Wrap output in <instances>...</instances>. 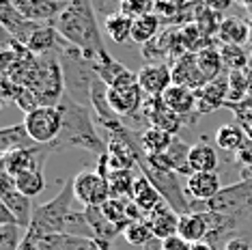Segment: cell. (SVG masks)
<instances>
[{
	"instance_id": "6da1fadb",
	"label": "cell",
	"mask_w": 252,
	"mask_h": 250,
	"mask_svg": "<svg viewBox=\"0 0 252 250\" xmlns=\"http://www.w3.org/2000/svg\"><path fill=\"white\" fill-rule=\"evenodd\" d=\"M56 108L61 110L63 127H61L59 138L52 145H48V149L52 153L65 151V149H84L99 157L104 156L108 151V140H104L97 134L93 110L89 106L76 101L67 93L63 95V99L59 101Z\"/></svg>"
},
{
	"instance_id": "7a4b0ae2",
	"label": "cell",
	"mask_w": 252,
	"mask_h": 250,
	"mask_svg": "<svg viewBox=\"0 0 252 250\" xmlns=\"http://www.w3.org/2000/svg\"><path fill=\"white\" fill-rule=\"evenodd\" d=\"M54 26L67 43L82 50L91 61L108 52L99 31L93 0H69L63 13L56 18Z\"/></svg>"
},
{
	"instance_id": "3957f363",
	"label": "cell",
	"mask_w": 252,
	"mask_h": 250,
	"mask_svg": "<svg viewBox=\"0 0 252 250\" xmlns=\"http://www.w3.org/2000/svg\"><path fill=\"white\" fill-rule=\"evenodd\" d=\"M73 179H67L63 184L61 192L52 201L43 203V205H35L32 212L31 226L24 231V240H22L20 250H37L39 242L50 235H65L67 226H69L73 209Z\"/></svg>"
},
{
	"instance_id": "277c9868",
	"label": "cell",
	"mask_w": 252,
	"mask_h": 250,
	"mask_svg": "<svg viewBox=\"0 0 252 250\" xmlns=\"http://www.w3.org/2000/svg\"><path fill=\"white\" fill-rule=\"evenodd\" d=\"M59 62L63 71V82H65V93L91 108V91H93V82L97 78L93 61L82 50L67 45L59 54Z\"/></svg>"
},
{
	"instance_id": "5b68a950",
	"label": "cell",
	"mask_w": 252,
	"mask_h": 250,
	"mask_svg": "<svg viewBox=\"0 0 252 250\" xmlns=\"http://www.w3.org/2000/svg\"><path fill=\"white\" fill-rule=\"evenodd\" d=\"M196 207H203V212L231 216L239 222H248L252 220V179H244L222 188L218 196H214L209 203L190 201V212H196Z\"/></svg>"
},
{
	"instance_id": "8992f818",
	"label": "cell",
	"mask_w": 252,
	"mask_h": 250,
	"mask_svg": "<svg viewBox=\"0 0 252 250\" xmlns=\"http://www.w3.org/2000/svg\"><path fill=\"white\" fill-rule=\"evenodd\" d=\"M31 138L37 145H52L61 134L63 117L56 106H39L37 110L24 115V121Z\"/></svg>"
},
{
	"instance_id": "52a82bcc",
	"label": "cell",
	"mask_w": 252,
	"mask_h": 250,
	"mask_svg": "<svg viewBox=\"0 0 252 250\" xmlns=\"http://www.w3.org/2000/svg\"><path fill=\"white\" fill-rule=\"evenodd\" d=\"M73 194L84 207H101L110 198V188L99 170H80L73 177Z\"/></svg>"
},
{
	"instance_id": "ba28073f",
	"label": "cell",
	"mask_w": 252,
	"mask_h": 250,
	"mask_svg": "<svg viewBox=\"0 0 252 250\" xmlns=\"http://www.w3.org/2000/svg\"><path fill=\"white\" fill-rule=\"evenodd\" d=\"M108 101H110L112 110L125 121L138 117V112L142 115V106H145V91L140 89V84H131V87H108ZM127 125V123H125Z\"/></svg>"
},
{
	"instance_id": "9c48e42d",
	"label": "cell",
	"mask_w": 252,
	"mask_h": 250,
	"mask_svg": "<svg viewBox=\"0 0 252 250\" xmlns=\"http://www.w3.org/2000/svg\"><path fill=\"white\" fill-rule=\"evenodd\" d=\"M0 179H2V188H0V203L11 209V214H13L15 220H18L20 229L26 231L28 226H31L32 212H35L31 198L24 196L22 192H18V188H15V179L11 177L9 173H4L2 170Z\"/></svg>"
},
{
	"instance_id": "30bf717a",
	"label": "cell",
	"mask_w": 252,
	"mask_h": 250,
	"mask_svg": "<svg viewBox=\"0 0 252 250\" xmlns=\"http://www.w3.org/2000/svg\"><path fill=\"white\" fill-rule=\"evenodd\" d=\"M48 145H37L31 149H20V151H11L2 156V170L9 173L11 177L24 173V170H43V164L50 156Z\"/></svg>"
},
{
	"instance_id": "8fae6325",
	"label": "cell",
	"mask_w": 252,
	"mask_h": 250,
	"mask_svg": "<svg viewBox=\"0 0 252 250\" xmlns=\"http://www.w3.org/2000/svg\"><path fill=\"white\" fill-rule=\"evenodd\" d=\"M136 73H138V84L147 97H162L173 87V67L166 62H147Z\"/></svg>"
},
{
	"instance_id": "7c38bea8",
	"label": "cell",
	"mask_w": 252,
	"mask_h": 250,
	"mask_svg": "<svg viewBox=\"0 0 252 250\" xmlns=\"http://www.w3.org/2000/svg\"><path fill=\"white\" fill-rule=\"evenodd\" d=\"M228 104V71L218 76L216 80H209L203 89L196 91V112L209 115Z\"/></svg>"
},
{
	"instance_id": "4fadbf2b",
	"label": "cell",
	"mask_w": 252,
	"mask_h": 250,
	"mask_svg": "<svg viewBox=\"0 0 252 250\" xmlns=\"http://www.w3.org/2000/svg\"><path fill=\"white\" fill-rule=\"evenodd\" d=\"M93 67H95V73L104 80L108 87L114 89V87H131V84H138V73L136 71H129L125 65H121L117 59H112L110 52L97 56L93 61Z\"/></svg>"
},
{
	"instance_id": "5bb4252c",
	"label": "cell",
	"mask_w": 252,
	"mask_h": 250,
	"mask_svg": "<svg viewBox=\"0 0 252 250\" xmlns=\"http://www.w3.org/2000/svg\"><path fill=\"white\" fill-rule=\"evenodd\" d=\"M173 84H179V87L198 91L207 84V78L203 76L196 61V52H188L181 54L179 59L175 61L173 65Z\"/></svg>"
},
{
	"instance_id": "9a60e30c",
	"label": "cell",
	"mask_w": 252,
	"mask_h": 250,
	"mask_svg": "<svg viewBox=\"0 0 252 250\" xmlns=\"http://www.w3.org/2000/svg\"><path fill=\"white\" fill-rule=\"evenodd\" d=\"M13 4L26 20L39 24H54L63 9L67 7L65 2H56V0H13Z\"/></svg>"
},
{
	"instance_id": "2e32d148",
	"label": "cell",
	"mask_w": 252,
	"mask_h": 250,
	"mask_svg": "<svg viewBox=\"0 0 252 250\" xmlns=\"http://www.w3.org/2000/svg\"><path fill=\"white\" fill-rule=\"evenodd\" d=\"M179 216L181 214H177L168 203H162V205L156 207L151 214L145 216V222L149 224V229L153 231L156 240L162 242V240H168V237L177 235V231H179Z\"/></svg>"
},
{
	"instance_id": "e0dca14e",
	"label": "cell",
	"mask_w": 252,
	"mask_h": 250,
	"mask_svg": "<svg viewBox=\"0 0 252 250\" xmlns=\"http://www.w3.org/2000/svg\"><path fill=\"white\" fill-rule=\"evenodd\" d=\"M220 190H222V181L218 173H192L188 177L186 194L190 196V201L209 203L214 196H218Z\"/></svg>"
},
{
	"instance_id": "ac0fdd59",
	"label": "cell",
	"mask_w": 252,
	"mask_h": 250,
	"mask_svg": "<svg viewBox=\"0 0 252 250\" xmlns=\"http://www.w3.org/2000/svg\"><path fill=\"white\" fill-rule=\"evenodd\" d=\"M164 104L183 119L192 117V119H198V112H196V91L192 89H186V87H179V84H173L166 93L162 95Z\"/></svg>"
},
{
	"instance_id": "d6986e66",
	"label": "cell",
	"mask_w": 252,
	"mask_h": 250,
	"mask_svg": "<svg viewBox=\"0 0 252 250\" xmlns=\"http://www.w3.org/2000/svg\"><path fill=\"white\" fill-rule=\"evenodd\" d=\"M179 235L190 244L203 242L209 235V222L205 212H188L179 216Z\"/></svg>"
},
{
	"instance_id": "ffe728a7",
	"label": "cell",
	"mask_w": 252,
	"mask_h": 250,
	"mask_svg": "<svg viewBox=\"0 0 252 250\" xmlns=\"http://www.w3.org/2000/svg\"><path fill=\"white\" fill-rule=\"evenodd\" d=\"M131 201L138 205V209L142 214H151L156 207H159L162 203H166L162 194L158 192V188L149 181L145 175L138 173V179H136V186H134V194H131Z\"/></svg>"
},
{
	"instance_id": "44dd1931",
	"label": "cell",
	"mask_w": 252,
	"mask_h": 250,
	"mask_svg": "<svg viewBox=\"0 0 252 250\" xmlns=\"http://www.w3.org/2000/svg\"><path fill=\"white\" fill-rule=\"evenodd\" d=\"M31 147H37V143L31 138L24 123L2 127V132H0V151H2V156L4 153H11V151L31 149Z\"/></svg>"
},
{
	"instance_id": "7402d4cb",
	"label": "cell",
	"mask_w": 252,
	"mask_h": 250,
	"mask_svg": "<svg viewBox=\"0 0 252 250\" xmlns=\"http://www.w3.org/2000/svg\"><path fill=\"white\" fill-rule=\"evenodd\" d=\"M188 162H190L192 173H216L218 164H220L216 149L205 140H198L196 145H192Z\"/></svg>"
},
{
	"instance_id": "603a6c76",
	"label": "cell",
	"mask_w": 252,
	"mask_h": 250,
	"mask_svg": "<svg viewBox=\"0 0 252 250\" xmlns=\"http://www.w3.org/2000/svg\"><path fill=\"white\" fill-rule=\"evenodd\" d=\"M248 143L250 138L237 123H224L216 129V145L228 153H239Z\"/></svg>"
},
{
	"instance_id": "cb8c5ba5",
	"label": "cell",
	"mask_w": 252,
	"mask_h": 250,
	"mask_svg": "<svg viewBox=\"0 0 252 250\" xmlns=\"http://www.w3.org/2000/svg\"><path fill=\"white\" fill-rule=\"evenodd\" d=\"M84 214H87V220H89L91 229H93L95 240H99V242H110V244H112L114 237L123 233L117 224H112L110 220H108L106 216L101 214V207H84Z\"/></svg>"
},
{
	"instance_id": "d4e9b609",
	"label": "cell",
	"mask_w": 252,
	"mask_h": 250,
	"mask_svg": "<svg viewBox=\"0 0 252 250\" xmlns=\"http://www.w3.org/2000/svg\"><path fill=\"white\" fill-rule=\"evenodd\" d=\"M131 26H134V20L127 18L121 11H114V13H108L104 18V28L106 35L112 39L114 43H127L131 41Z\"/></svg>"
},
{
	"instance_id": "484cf974",
	"label": "cell",
	"mask_w": 252,
	"mask_h": 250,
	"mask_svg": "<svg viewBox=\"0 0 252 250\" xmlns=\"http://www.w3.org/2000/svg\"><path fill=\"white\" fill-rule=\"evenodd\" d=\"M159 26H162V18L156 13L142 15V18L134 20V26H131V41L138 45H147L158 39Z\"/></svg>"
},
{
	"instance_id": "4316f807",
	"label": "cell",
	"mask_w": 252,
	"mask_h": 250,
	"mask_svg": "<svg viewBox=\"0 0 252 250\" xmlns=\"http://www.w3.org/2000/svg\"><path fill=\"white\" fill-rule=\"evenodd\" d=\"M248 37H250V26L244 20H239V18L220 20V28H218V41L220 43L242 45Z\"/></svg>"
},
{
	"instance_id": "83f0119b",
	"label": "cell",
	"mask_w": 252,
	"mask_h": 250,
	"mask_svg": "<svg viewBox=\"0 0 252 250\" xmlns=\"http://www.w3.org/2000/svg\"><path fill=\"white\" fill-rule=\"evenodd\" d=\"M196 61H198L203 76L207 78V82L216 80L218 76L224 73V62H222V56H220V48H216V45L196 50Z\"/></svg>"
},
{
	"instance_id": "f1b7e54d",
	"label": "cell",
	"mask_w": 252,
	"mask_h": 250,
	"mask_svg": "<svg viewBox=\"0 0 252 250\" xmlns=\"http://www.w3.org/2000/svg\"><path fill=\"white\" fill-rule=\"evenodd\" d=\"M136 175L131 170H112L106 175L108 188H110V198H131L136 186Z\"/></svg>"
},
{
	"instance_id": "f546056e",
	"label": "cell",
	"mask_w": 252,
	"mask_h": 250,
	"mask_svg": "<svg viewBox=\"0 0 252 250\" xmlns=\"http://www.w3.org/2000/svg\"><path fill=\"white\" fill-rule=\"evenodd\" d=\"M173 138H175L173 134L149 125L145 132L140 134V145H142V149H145L147 156H158V153H164L168 149L170 143H173Z\"/></svg>"
},
{
	"instance_id": "4dcf8cb0",
	"label": "cell",
	"mask_w": 252,
	"mask_h": 250,
	"mask_svg": "<svg viewBox=\"0 0 252 250\" xmlns=\"http://www.w3.org/2000/svg\"><path fill=\"white\" fill-rule=\"evenodd\" d=\"M129 201L131 198H108L104 205H101V214H104L112 224H117L121 231L127 229V224H131Z\"/></svg>"
},
{
	"instance_id": "1f68e13d",
	"label": "cell",
	"mask_w": 252,
	"mask_h": 250,
	"mask_svg": "<svg viewBox=\"0 0 252 250\" xmlns=\"http://www.w3.org/2000/svg\"><path fill=\"white\" fill-rule=\"evenodd\" d=\"M15 188L18 192H22L28 198H35L37 194H41L45 188V177L43 170H24V173L15 175Z\"/></svg>"
},
{
	"instance_id": "d6a6232c",
	"label": "cell",
	"mask_w": 252,
	"mask_h": 250,
	"mask_svg": "<svg viewBox=\"0 0 252 250\" xmlns=\"http://www.w3.org/2000/svg\"><path fill=\"white\" fill-rule=\"evenodd\" d=\"M220 56L224 62L226 71H242L248 69L250 56L246 54V50L242 45H233V43H220Z\"/></svg>"
},
{
	"instance_id": "836d02e7",
	"label": "cell",
	"mask_w": 252,
	"mask_h": 250,
	"mask_svg": "<svg viewBox=\"0 0 252 250\" xmlns=\"http://www.w3.org/2000/svg\"><path fill=\"white\" fill-rule=\"evenodd\" d=\"M123 237L129 246H136V248H147L151 242H156V235H153V231L149 229L145 220L127 224V229L123 231Z\"/></svg>"
},
{
	"instance_id": "e575fe53",
	"label": "cell",
	"mask_w": 252,
	"mask_h": 250,
	"mask_svg": "<svg viewBox=\"0 0 252 250\" xmlns=\"http://www.w3.org/2000/svg\"><path fill=\"white\" fill-rule=\"evenodd\" d=\"M248 97V69L228 71V101L237 104Z\"/></svg>"
},
{
	"instance_id": "d590c367",
	"label": "cell",
	"mask_w": 252,
	"mask_h": 250,
	"mask_svg": "<svg viewBox=\"0 0 252 250\" xmlns=\"http://www.w3.org/2000/svg\"><path fill=\"white\" fill-rule=\"evenodd\" d=\"M119 11L131 20H138L142 15H149L156 11V0H121Z\"/></svg>"
},
{
	"instance_id": "8d00e7d4",
	"label": "cell",
	"mask_w": 252,
	"mask_h": 250,
	"mask_svg": "<svg viewBox=\"0 0 252 250\" xmlns=\"http://www.w3.org/2000/svg\"><path fill=\"white\" fill-rule=\"evenodd\" d=\"M24 235L20 233L18 224L0 226V250H20Z\"/></svg>"
},
{
	"instance_id": "74e56055",
	"label": "cell",
	"mask_w": 252,
	"mask_h": 250,
	"mask_svg": "<svg viewBox=\"0 0 252 250\" xmlns=\"http://www.w3.org/2000/svg\"><path fill=\"white\" fill-rule=\"evenodd\" d=\"M65 250H104L99 240L95 237H78V235H61Z\"/></svg>"
},
{
	"instance_id": "f35d334b",
	"label": "cell",
	"mask_w": 252,
	"mask_h": 250,
	"mask_svg": "<svg viewBox=\"0 0 252 250\" xmlns=\"http://www.w3.org/2000/svg\"><path fill=\"white\" fill-rule=\"evenodd\" d=\"M15 104H18V108L24 115H28V112H32V110H37L39 108V99H37V95L32 93L31 89H22V93L18 95V99H15Z\"/></svg>"
},
{
	"instance_id": "ab89813d",
	"label": "cell",
	"mask_w": 252,
	"mask_h": 250,
	"mask_svg": "<svg viewBox=\"0 0 252 250\" xmlns=\"http://www.w3.org/2000/svg\"><path fill=\"white\" fill-rule=\"evenodd\" d=\"M22 84H18L15 80H11V78L7 76H2V97L7 99V101H15L18 99V95L22 93Z\"/></svg>"
},
{
	"instance_id": "60d3db41",
	"label": "cell",
	"mask_w": 252,
	"mask_h": 250,
	"mask_svg": "<svg viewBox=\"0 0 252 250\" xmlns=\"http://www.w3.org/2000/svg\"><path fill=\"white\" fill-rule=\"evenodd\" d=\"M159 246H162V250H192V244L188 240H183L179 233L173 237H168V240H162Z\"/></svg>"
},
{
	"instance_id": "b9f144b4",
	"label": "cell",
	"mask_w": 252,
	"mask_h": 250,
	"mask_svg": "<svg viewBox=\"0 0 252 250\" xmlns=\"http://www.w3.org/2000/svg\"><path fill=\"white\" fill-rule=\"evenodd\" d=\"M205 4H207V9L216 11V13H222V11L231 9V4L235 2V0H203Z\"/></svg>"
},
{
	"instance_id": "7bdbcfd3",
	"label": "cell",
	"mask_w": 252,
	"mask_h": 250,
	"mask_svg": "<svg viewBox=\"0 0 252 250\" xmlns=\"http://www.w3.org/2000/svg\"><path fill=\"white\" fill-rule=\"evenodd\" d=\"M224 250H252L248 240H242V237H233V240L226 242Z\"/></svg>"
},
{
	"instance_id": "ee69618b",
	"label": "cell",
	"mask_w": 252,
	"mask_h": 250,
	"mask_svg": "<svg viewBox=\"0 0 252 250\" xmlns=\"http://www.w3.org/2000/svg\"><path fill=\"white\" fill-rule=\"evenodd\" d=\"M4 224H18V220H15V216L11 214V209L7 205H2V203H0V226H4Z\"/></svg>"
},
{
	"instance_id": "f6af8a7d",
	"label": "cell",
	"mask_w": 252,
	"mask_h": 250,
	"mask_svg": "<svg viewBox=\"0 0 252 250\" xmlns=\"http://www.w3.org/2000/svg\"><path fill=\"white\" fill-rule=\"evenodd\" d=\"M192 250H218V248H216V244H214V242H209V240H203V242H196V244H192Z\"/></svg>"
},
{
	"instance_id": "bcb514c9",
	"label": "cell",
	"mask_w": 252,
	"mask_h": 250,
	"mask_svg": "<svg viewBox=\"0 0 252 250\" xmlns=\"http://www.w3.org/2000/svg\"><path fill=\"white\" fill-rule=\"evenodd\" d=\"M248 97H252V69H248Z\"/></svg>"
},
{
	"instance_id": "7dc6e473",
	"label": "cell",
	"mask_w": 252,
	"mask_h": 250,
	"mask_svg": "<svg viewBox=\"0 0 252 250\" xmlns=\"http://www.w3.org/2000/svg\"><path fill=\"white\" fill-rule=\"evenodd\" d=\"M173 2H177V4H183V2H186V0H173Z\"/></svg>"
},
{
	"instance_id": "c3c4849f",
	"label": "cell",
	"mask_w": 252,
	"mask_h": 250,
	"mask_svg": "<svg viewBox=\"0 0 252 250\" xmlns=\"http://www.w3.org/2000/svg\"><path fill=\"white\" fill-rule=\"evenodd\" d=\"M56 2H65V4H67V2H69V0H56Z\"/></svg>"
}]
</instances>
